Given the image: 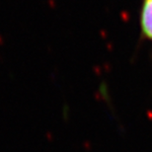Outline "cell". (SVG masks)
Returning a JSON list of instances; mask_svg holds the SVG:
<instances>
[{"mask_svg":"<svg viewBox=\"0 0 152 152\" xmlns=\"http://www.w3.org/2000/svg\"><path fill=\"white\" fill-rule=\"evenodd\" d=\"M140 25L143 35L152 41V0H144L141 9Z\"/></svg>","mask_w":152,"mask_h":152,"instance_id":"cell-1","label":"cell"}]
</instances>
